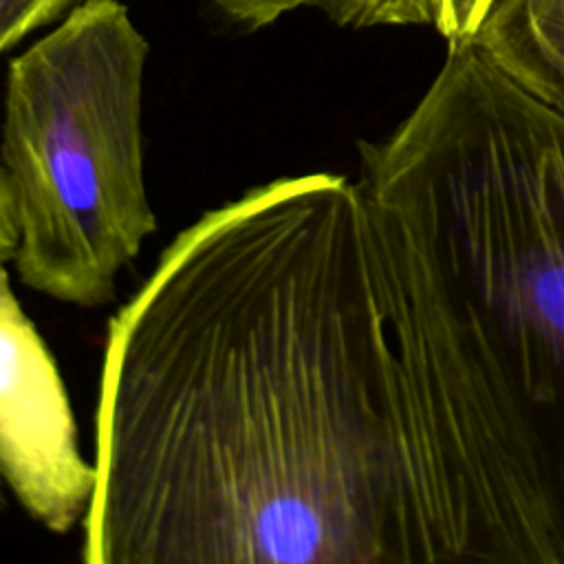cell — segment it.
<instances>
[{
	"instance_id": "9c48e42d",
	"label": "cell",
	"mask_w": 564,
	"mask_h": 564,
	"mask_svg": "<svg viewBox=\"0 0 564 564\" xmlns=\"http://www.w3.org/2000/svg\"><path fill=\"white\" fill-rule=\"evenodd\" d=\"M18 247V220H15V205L13 196L0 165V260L11 262ZM4 485L0 480V509L4 507Z\"/></svg>"
},
{
	"instance_id": "3957f363",
	"label": "cell",
	"mask_w": 564,
	"mask_h": 564,
	"mask_svg": "<svg viewBox=\"0 0 564 564\" xmlns=\"http://www.w3.org/2000/svg\"><path fill=\"white\" fill-rule=\"evenodd\" d=\"M150 42L121 0H82L9 62L0 130L20 280L99 306L156 229L143 174Z\"/></svg>"
},
{
	"instance_id": "ba28073f",
	"label": "cell",
	"mask_w": 564,
	"mask_h": 564,
	"mask_svg": "<svg viewBox=\"0 0 564 564\" xmlns=\"http://www.w3.org/2000/svg\"><path fill=\"white\" fill-rule=\"evenodd\" d=\"M496 0H436L434 29L449 42L469 40Z\"/></svg>"
},
{
	"instance_id": "7a4b0ae2",
	"label": "cell",
	"mask_w": 564,
	"mask_h": 564,
	"mask_svg": "<svg viewBox=\"0 0 564 564\" xmlns=\"http://www.w3.org/2000/svg\"><path fill=\"white\" fill-rule=\"evenodd\" d=\"M357 150L408 564H564V112L469 37Z\"/></svg>"
},
{
	"instance_id": "52a82bcc",
	"label": "cell",
	"mask_w": 564,
	"mask_h": 564,
	"mask_svg": "<svg viewBox=\"0 0 564 564\" xmlns=\"http://www.w3.org/2000/svg\"><path fill=\"white\" fill-rule=\"evenodd\" d=\"M82 0H0V55L26 35L59 22Z\"/></svg>"
},
{
	"instance_id": "5b68a950",
	"label": "cell",
	"mask_w": 564,
	"mask_h": 564,
	"mask_svg": "<svg viewBox=\"0 0 564 564\" xmlns=\"http://www.w3.org/2000/svg\"><path fill=\"white\" fill-rule=\"evenodd\" d=\"M471 40L564 112V0H496Z\"/></svg>"
},
{
	"instance_id": "277c9868",
	"label": "cell",
	"mask_w": 564,
	"mask_h": 564,
	"mask_svg": "<svg viewBox=\"0 0 564 564\" xmlns=\"http://www.w3.org/2000/svg\"><path fill=\"white\" fill-rule=\"evenodd\" d=\"M0 260V480L53 533L82 524L95 491V463L77 441L57 364L22 311Z\"/></svg>"
},
{
	"instance_id": "8992f818",
	"label": "cell",
	"mask_w": 564,
	"mask_h": 564,
	"mask_svg": "<svg viewBox=\"0 0 564 564\" xmlns=\"http://www.w3.org/2000/svg\"><path fill=\"white\" fill-rule=\"evenodd\" d=\"M238 33H256L282 18L311 11L339 26H432L436 0H207Z\"/></svg>"
},
{
	"instance_id": "6da1fadb",
	"label": "cell",
	"mask_w": 564,
	"mask_h": 564,
	"mask_svg": "<svg viewBox=\"0 0 564 564\" xmlns=\"http://www.w3.org/2000/svg\"><path fill=\"white\" fill-rule=\"evenodd\" d=\"M88 564H408L394 352L357 181L205 212L108 324Z\"/></svg>"
}]
</instances>
